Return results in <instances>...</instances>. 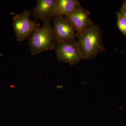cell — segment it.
I'll return each instance as SVG.
<instances>
[{
    "label": "cell",
    "instance_id": "cell-11",
    "mask_svg": "<svg viewBox=\"0 0 126 126\" xmlns=\"http://www.w3.org/2000/svg\"><path fill=\"white\" fill-rule=\"evenodd\" d=\"M121 14H122L123 16H124L125 18H126V11L123 12H120Z\"/></svg>",
    "mask_w": 126,
    "mask_h": 126
},
{
    "label": "cell",
    "instance_id": "cell-10",
    "mask_svg": "<svg viewBox=\"0 0 126 126\" xmlns=\"http://www.w3.org/2000/svg\"><path fill=\"white\" fill-rule=\"evenodd\" d=\"M126 11V0L124 1L123 4L121 7L120 12H123Z\"/></svg>",
    "mask_w": 126,
    "mask_h": 126
},
{
    "label": "cell",
    "instance_id": "cell-4",
    "mask_svg": "<svg viewBox=\"0 0 126 126\" xmlns=\"http://www.w3.org/2000/svg\"><path fill=\"white\" fill-rule=\"evenodd\" d=\"M77 42H55L57 59L59 62L75 65L83 59Z\"/></svg>",
    "mask_w": 126,
    "mask_h": 126
},
{
    "label": "cell",
    "instance_id": "cell-7",
    "mask_svg": "<svg viewBox=\"0 0 126 126\" xmlns=\"http://www.w3.org/2000/svg\"><path fill=\"white\" fill-rule=\"evenodd\" d=\"M56 0H38L36 7L33 10L35 20L45 21L53 18L56 10Z\"/></svg>",
    "mask_w": 126,
    "mask_h": 126
},
{
    "label": "cell",
    "instance_id": "cell-2",
    "mask_svg": "<svg viewBox=\"0 0 126 126\" xmlns=\"http://www.w3.org/2000/svg\"><path fill=\"white\" fill-rule=\"evenodd\" d=\"M29 45L32 55L54 49L55 39L50 21L44 22L42 27L33 32L29 39Z\"/></svg>",
    "mask_w": 126,
    "mask_h": 126
},
{
    "label": "cell",
    "instance_id": "cell-1",
    "mask_svg": "<svg viewBox=\"0 0 126 126\" xmlns=\"http://www.w3.org/2000/svg\"><path fill=\"white\" fill-rule=\"evenodd\" d=\"M78 38L77 45L83 59L92 60L106 49L103 43L101 30L93 22Z\"/></svg>",
    "mask_w": 126,
    "mask_h": 126
},
{
    "label": "cell",
    "instance_id": "cell-8",
    "mask_svg": "<svg viewBox=\"0 0 126 126\" xmlns=\"http://www.w3.org/2000/svg\"><path fill=\"white\" fill-rule=\"evenodd\" d=\"M55 16H67L81 6L77 0H56Z\"/></svg>",
    "mask_w": 126,
    "mask_h": 126
},
{
    "label": "cell",
    "instance_id": "cell-6",
    "mask_svg": "<svg viewBox=\"0 0 126 126\" xmlns=\"http://www.w3.org/2000/svg\"><path fill=\"white\" fill-rule=\"evenodd\" d=\"M90 12L79 6L72 14L65 16L70 22L78 37L93 23L89 17Z\"/></svg>",
    "mask_w": 126,
    "mask_h": 126
},
{
    "label": "cell",
    "instance_id": "cell-5",
    "mask_svg": "<svg viewBox=\"0 0 126 126\" xmlns=\"http://www.w3.org/2000/svg\"><path fill=\"white\" fill-rule=\"evenodd\" d=\"M53 21L55 42H77L75 31L65 16H55Z\"/></svg>",
    "mask_w": 126,
    "mask_h": 126
},
{
    "label": "cell",
    "instance_id": "cell-3",
    "mask_svg": "<svg viewBox=\"0 0 126 126\" xmlns=\"http://www.w3.org/2000/svg\"><path fill=\"white\" fill-rule=\"evenodd\" d=\"M33 11V10L25 11L22 14L13 17L14 30L18 41L29 39L33 32L39 28V24L30 19V15Z\"/></svg>",
    "mask_w": 126,
    "mask_h": 126
},
{
    "label": "cell",
    "instance_id": "cell-9",
    "mask_svg": "<svg viewBox=\"0 0 126 126\" xmlns=\"http://www.w3.org/2000/svg\"><path fill=\"white\" fill-rule=\"evenodd\" d=\"M117 14V26L119 31L126 36V18L122 15L120 12Z\"/></svg>",
    "mask_w": 126,
    "mask_h": 126
}]
</instances>
